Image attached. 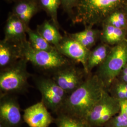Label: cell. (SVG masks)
<instances>
[{
    "mask_svg": "<svg viewBox=\"0 0 127 127\" xmlns=\"http://www.w3.org/2000/svg\"></svg>",
    "mask_w": 127,
    "mask_h": 127,
    "instance_id": "33",
    "label": "cell"
},
{
    "mask_svg": "<svg viewBox=\"0 0 127 127\" xmlns=\"http://www.w3.org/2000/svg\"><path fill=\"white\" fill-rule=\"evenodd\" d=\"M26 27L12 12L9 13L5 25L4 39L17 44L27 41Z\"/></svg>",
    "mask_w": 127,
    "mask_h": 127,
    "instance_id": "12",
    "label": "cell"
},
{
    "mask_svg": "<svg viewBox=\"0 0 127 127\" xmlns=\"http://www.w3.org/2000/svg\"><path fill=\"white\" fill-rule=\"evenodd\" d=\"M24 58L37 69L52 75L54 73L74 62L68 59L56 49L51 51L37 50L33 49L28 41L22 45Z\"/></svg>",
    "mask_w": 127,
    "mask_h": 127,
    "instance_id": "3",
    "label": "cell"
},
{
    "mask_svg": "<svg viewBox=\"0 0 127 127\" xmlns=\"http://www.w3.org/2000/svg\"><path fill=\"white\" fill-rule=\"evenodd\" d=\"M111 48V46L101 42L93 50H91L87 64V70L89 74L94 68L99 66L104 62Z\"/></svg>",
    "mask_w": 127,
    "mask_h": 127,
    "instance_id": "16",
    "label": "cell"
},
{
    "mask_svg": "<svg viewBox=\"0 0 127 127\" xmlns=\"http://www.w3.org/2000/svg\"><path fill=\"white\" fill-rule=\"evenodd\" d=\"M120 110V101L115 98L107 90H105L85 120L90 127H104L111 118L119 114Z\"/></svg>",
    "mask_w": 127,
    "mask_h": 127,
    "instance_id": "6",
    "label": "cell"
},
{
    "mask_svg": "<svg viewBox=\"0 0 127 127\" xmlns=\"http://www.w3.org/2000/svg\"><path fill=\"white\" fill-rule=\"evenodd\" d=\"M123 9L124 10V11L125 12V13H126L127 15V3L125 5V6H124V7L123 8Z\"/></svg>",
    "mask_w": 127,
    "mask_h": 127,
    "instance_id": "28",
    "label": "cell"
},
{
    "mask_svg": "<svg viewBox=\"0 0 127 127\" xmlns=\"http://www.w3.org/2000/svg\"><path fill=\"white\" fill-rule=\"evenodd\" d=\"M126 113H127V105H126Z\"/></svg>",
    "mask_w": 127,
    "mask_h": 127,
    "instance_id": "30",
    "label": "cell"
},
{
    "mask_svg": "<svg viewBox=\"0 0 127 127\" xmlns=\"http://www.w3.org/2000/svg\"><path fill=\"white\" fill-rule=\"evenodd\" d=\"M127 64V40L112 47L104 62L98 67L96 74L108 90Z\"/></svg>",
    "mask_w": 127,
    "mask_h": 127,
    "instance_id": "5",
    "label": "cell"
},
{
    "mask_svg": "<svg viewBox=\"0 0 127 127\" xmlns=\"http://www.w3.org/2000/svg\"><path fill=\"white\" fill-rule=\"evenodd\" d=\"M56 49L64 57L74 63H81L87 74V60L91 50L87 49L79 42L69 36L67 33L56 47Z\"/></svg>",
    "mask_w": 127,
    "mask_h": 127,
    "instance_id": "10",
    "label": "cell"
},
{
    "mask_svg": "<svg viewBox=\"0 0 127 127\" xmlns=\"http://www.w3.org/2000/svg\"><path fill=\"white\" fill-rule=\"evenodd\" d=\"M121 110L119 114L111 118L104 125V127H124L127 126V114L126 111L127 100L120 101Z\"/></svg>",
    "mask_w": 127,
    "mask_h": 127,
    "instance_id": "23",
    "label": "cell"
},
{
    "mask_svg": "<svg viewBox=\"0 0 127 127\" xmlns=\"http://www.w3.org/2000/svg\"><path fill=\"white\" fill-rule=\"evenodd\" d=\"M108 91L111 95L120 101L127 100V91L118 88L113 84L109 87Z\"/></svg>",
    "mask_w": 127,
    "mask_h": 127,
    "instance_id": "24",
    "label": "cell"
},
{
    "mask_svg": "<svg viewBox=\"0 0 127 127\" xmlns=\"http://www.w3.org/2000/svg\"><path fill=\"white\" fill-rule=\"evenodd\" d=\"M22 44H17L2 39L0 41V70L8 67L24 58Z\"/></svg>",
    "mask_w": 127,
    "mask_h": 127,
    "instance_id": "13",
    "label": "cell"
},
{
    "mask_svg": "<svg viewBox=\"0 0 127 127\" xmlns=\"http://www.w3.org/2000/svg\"><path fill=\"white\" fill-rule=\"evenodd\" d=\"M41 9L44 10L51 18V22L59 29L60 26L58 19V10L61 5V0H37Z\"/></svg>",
    "mask_w": 127,
    "mask_h": 127,
    "instance_id": "21",
    "label": "cell"
},
{
    "mask_svg": "<svg viewBox=\"0 0 127 127\" xmlns=\"http://www.w3.org/2000/svg\"><path fill=\"white\" fill-rule=\"evenodd\" d=\"M105 90L104 82L96 74L90 75L68 95L60 112L85 119Z\"/></svg>",
    "mask_w": 127,
    "mask_h": 127,
    "instance_id": "1",
    "label": "cell"
},
{
    "mask_svg": "<svg viewBox=\"0 0 127 127\" xmlns=\"http://www.w3.org/2000/svg\"><path fill=\"white\" fill-rule=\"evenodd\" d=\"M85 74H87L83 68L81 69L73 64L57 71L51 78L69 95L83 83L86 79L84 80Z\"/></svg>",
    "mask_w": 127,
    "mask_h": 127,
    "instance_id": "8",
    "label": "cell"
},
{
    "mask_svg": "<svg viewBox=\"0 0 127 127\" xmlns=\"http://www.w3.org/2000/svg\"><path fill=\"white\" fill-rule=\"evenodd\" d=\"M117 79L121 82L127 83V64L123 68Z\"/></svg>",
    "mask_w": 127,
    "mask_h": 127,
    "instance_id": "26",
    "label": "cell"
},
{
    "mask_svg": "<svg viewBox=\"0 0 127 127\" xmlns=\"http://www.w3.org/2000/svg\"><path fill=\"white\" fill-rule=\"evenodd\" d=\"M99 38L102 43L113 47L127 40V30L102 24Z\"/></svg>",
    "mask_w": 127,
    "mask_h": 127,
    "instance_id": "15",
    "label": "cell"
},
{
    "mask_svg": "<svg viewBox=\"0 0 127 127\" xmlns=\"http://www.w3.org/2000/svg\"><path fill=\"white\" fill-rule=\"evenodd\" d=\"M36 30L46 41L55 47L63 38L60 33L59 29L51 22L47 20L37 26Z\"/></svg>",
    "mask_w": 127,
    "mask_h": 127,
    "instance_id": "18",
    "label": "cell"
},
{
    "mask_svg": "<svg viewBox=\"0 0 127 127\" xmlns=\"http://www.w3.org/2000/svg\"><path fill=\"white\" fill-rule=\"evenodd\" d=\"M67 34L87 49L91 50L99 38L100 31L93 29V27H85V29L81 32Z\"/></svg>",
    "mask_w": 127,
    "mask_h": 127,
    "instance_id": "17",
    "label": "cell"
},
{
    "mask_svg": "<svg viewBox=\"0 0 127 127\" xmlns=\"http://www.w3.org/2000/svg\"><path fill=\"white\" fill-rule=\"evenodd\" d=\"M78 1V0H61L62 8L68 14L71 19L73 17L74 9L77 5Z\"/></svg>",
    "mask_w": 127,
    "mask_h": 127,
    "instance_id": "25",
    "label": "cell"
},
{
    "mask_svg": "<svg viewBox=\"0 0 127 127\" xmlns=\"http://www.w3.org/2000/svg\"><path fill=\"white\" fill-rule=\"evenodd\" d=\"M54 123L57 127H90L84 119L59 112L55 118Z\"/></svg>",
    "mask_w": 127,
    "mask_h": 127,
    "instance_id": "20",
    "label": "cell"
},
{
    "mask_svg": "<svg viewBox=\"0 0 127 127\" xmlns=\"http://www.w3.org/2000/svg\"><path fill=\"white\" fill-rule=\"evenodd\" d=\"M23 117L29 127H49L54 123V118L41 101L25 109Z\"/></svg>",
    "mask_w": 127,
    "mask_h": 127,
    "instance_id": "11",
    "label": "cell"
},
{
    "mask_svg": "<svg viewBox=\"0 0 127 127\" xmlns=\"http://www.w3.org/2000/svg\"><path fill=\"white\" fill-rule=\"evenodd\" d=\"M102 24L127 30V15L123 9H119L111 14Z\"/></svg>",
    "mask_w": 127,
    "mask_h": 127,
    "instance_id": "22",
    "label": "cell"
},
{
    "mask_svg": "<svg viewBox=\"0 0 127 127\" xmlns=\"http://www.w3.org/2000/svg\"><path fill=\"white\" fill-rule=\"evenodd\" d=\"M114 85L117 87L118 88L123 89V90L127 91V83L125 82H121L117 79L114 81L113 83Z\"/></svg>",
    "mask_w": 127,
    "mask_h": 127,
    "instance_id": "27",
    "label": "cell"
},
{
    "mask_svg": "<svg viewBox=\"0 0 127 127\" xmlns=\"http://www.w3.org/2000/svg\"><path fill=\"white\" fill-rule=\"evenodd\" d=\"M34 81L41 95V101L48 110L57 115L61 111L68 94L52 78L37 77Z\"/></svg>",
    "mask_w": 127,
    "mask_h": 127,
    "instance_id": "7",
    "label": "cell"
},
{
    "mask_svg": "<svg viewBox=\"0 0 127 127\" xmlns=\"http://www.w3.org/2000/svg\"><path fill=\"white\" fill-rule=\"evenodd\" d=\"M40 9L37 0H21L17 1L12 13L28 27L31 19Z\"/></svg>",
    "mask_w": 127,
    "mask_h": 127,
    "instance_id": "14",
    "label": "cell"
},
{
    "mask_svg": "<svg viewBox=\"0 0 127 127\" xmlns=\"http://www.w3.org/2000/svg\"><path fill=\"white\" fill-rule=\"evenodd\" d=\"M26 32L28 41L32 48L37 50L51 51L55 50L56 48L50 44L36 30H33L30 27H26Z\"/></svg>",
    "mask_w": 127,
    "mask_h": 127,
    "instance_id": "19",
    "label": "cell"
},
{
    "mask_svg": "<svg viewBox=\"0 0 127 127\" xmlns=\"http://www.w3.org/2000/svg\"><path fill=\"white\" fill-rule=\"evenodd\" d=\"M127 0H78L71 18L73 25L85 27L102 24L111 14L123 9Z\"/></svg>",
    "mask_w": 127,
    "mask_h": 127,
    "instance_id": "2",
    "label": "cell"
},
{
    "mask_svg": "<svg viewBox=\"0 0 127 127\" xmlns=\"http://www.w3.org/2000/svg\"><path fill=\"white\" fill-rule=\"evenodd\" d=\"M28 61L25 58L8 67L0 70V95L25 93L29 87L31 74L27 70Z\"/></svg>",
    "mask_w": 127,
    "mask_h": 127,
    "instance_id": "4",
    "label": "cell"
},
{
    "mask_svg": "<svg viewBox=\"0 0 127 127\" xmlns=\"http://www.w3.org/2000/svg\"><path fill=\"white\" fill-rule=\"evenodd\" d=\"M6 0V1L9 2H12L13 1H15L16 0Z\"/></svg>",
    "mask_w": 127,
    "mask_h": 127,
    "instance_id": "29",
    "label": "cell"
},
{
    "mask_svg": "<svg viewBox=\"0 0 127 127\" xmlns=\"http://www.w3.org/2000/svg\"><path fill=\"white\" fill-rule=\"evenodd\" d=\"M18 0H16L15 1H18Z\"/></svg>",
    "mask_w": 127,
    "mask_h": 127,
    "instance_id": "31",
    "label": "cell"
},
{
    "mask_svg": "<svg viewBox=\"0 0 127 127\" xmlns=\"http://www.w3.org/2000/svg\"><path fill=\"white\" fill-rule=\"evenodd\" d=\"M23 121L17 98L12 95H0V126L20 127Z\"/></svg>",
    "mask_w": 127,
    "mask_h": 127,
    "instance_id": "9",
    "label": "cell"
},
{
    "mask_svg": "<svg viewBox=\"0 0 127 127\" xmlns=\"http://www.w3.org/2000/svg\"><path fill=\"white\" fill-rule=\"evenodd\" d=\"M127 127V126H126V127Z\"/></svg>",
    "mask_w": 127,
    "mask_h": 127,
    "instance_id": "32",
    "label": "cell"
}]
</instances>
